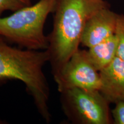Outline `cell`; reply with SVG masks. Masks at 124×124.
<instances>
[{
    "mask_svg": "<svg viewBox=\"0 0 124 124\" xmlns=\"http://www.w3.org/2000/svg\"><path fill=\"white\" fill-rule=\"evenodd\" d=\"M110 8L105 0H58L53 28L48 37L52 74H57L78 49L87 20L101 9Z\"/></svg>",
    "mask_w": 124,
    "mask_h": 124,
    "instance_id": "obj_1",
    "label": "cell"
},
{
    "mask_svg": "<svg viewBox=\"0 0 124 124\" xmlns=\"http://www.w3.org/2000/svg\"><path fill=\"white\" fill-rule=\"evenodd\" d=\"M47 62L49 55L46 50L18 48L0 36V85L9 80L22 82L38 113L45 122L49 123L50 89L43 71Z\"/></svg>",
    "mask_w": 124,
    "mask_h": 124,
    "instance_id": "obj_2",
    "label": "cell"
},
{
    "mask_svg": "<svg viewBox=\"0 0 124 124\" xmlns=\"http://www.w3.org/2000/svg\"><path fill=\"white\" fill-rule=\"evenodd\" d=\"M57 1L40 0L9 16L0 17V36L25 49L46 50L48 37L44 33V25L48 15L54 13Z\"/></svg>",
    "mask_w": 124,
    "mask_h": 124,
    "instance_id": "obj_3",
    "label": "cell"
},
{
    "mask_svg": "<svg viewBox=\"0 0 124 124\" xmlns=\"http://www.w3.org/2000/svg\"><path fill=\"white\" fill-rule=\"evenodd\" d=\"M62 109L75 124H111L109 104L100 90L72 88L60 92Z\"/></svg>",
    "mask_w": 124,
    "mask_h": 124,
    "instance_id": "obj_4",
    "label": "cell"
},
{
    "mask_svg": "<svg viewBox=\"0 0 124 124\" xmlns=\"http://www.w3.org/2000/svg\"><path fill=\"white\" fill-rule=\"evenodd\" d=\"M59 93L72 88L100 90V71L90 59L87 51L79 49L57 74L54 75Z\"/></svg>",
    "mask_w": 124,
    "mask_h": 124,
    "instance_id": "obj_5",
    "label": "cell"
},
{
    "mask_svg": "<svg viewBox=\"0 0 124 124\" xmlns=\"http://www.w3.org/2000/svg\"><path fill=\"white\" fill-rule=\"evenodd\" d=\"M117 15L110 8L94 13L86 23L80 44L90 48L115 35Z\"/></svg>",
    "mask_w": 124,
    "mask_h": 124,
    "instance_id": "obj_6",
    "label": "cell"
},
{
    "mask_svg": "<svg viewBox=\"0 0 124 124\" xmlns=\"http://www.w3.org/2000/svg\"><path fill=\"white\" fill-rule=\"evenodd\" d=\"M100 91L109 103L124 101V60L116 56L111 63L100 71Z\"/></svg>",
    "mask_w": 124,
    "mask_h": 124,
    "instance_id": "obj_7",
    "label": "cell"
},
{
    "mask_svg": "<svg viewBox=\"0 0 124 124\" xmlns=\"http://www.w3.org/2000/svg\"><path fill=\"white\" fill-rule=\"evenodd\" d=\"M117 39L116 35L87 50L91 63L98 71L110 64L117 56Z\"/></svg>",
    "mask_w": 124,
    "mask_h": 124,
    "instance_id": "obj_8",
    "label": "cell"
},
{
    "mask_svg": "<svg viewBox=\"0 0 124 124\" xmlns=\"http://www.w3.org/2000/svg\"><path fill=\"white\" fill-rule=\"evenodd\" d=\"M115 35L117 39V56L124 60V15H117Z\"/></svg>",
    "mask_w": 124,
    "mask_h": 124,
    "instance_id": "obj_9",
    "label": "cell"
},
{
    "mask_svg": "<svg viewBox=\"0 0 124 124\" xmlns=\"http://www.w3.org/2000/svg\"><path fill=\"white\" fill-rule=\"evenodd\" d=\"M32 0H0V16L4 12H15L32 5Z\"/></svg>",
    "mask_w": 124,
    "mask_h": 124,
    "instance_id": "obj_10",
    "label": "cell"
},
{
    "mask_svg": "<svg viewBox=\"0 0 124 124\" xmlns=\"http://www.w3.org/2000/svg\"><path fill=\"white\" fill-rule=\"evenodd\" d=\"M115 105V107L111 111L113 123L124 124V101L118 102Z\"/></svg>",
    "mask_w": 124,
    "mask_h": 124,
    "instance_id": "obj_11",
    "label": "cell"
},
{
    "mask_svg": "<svg viewBox=\"0 0 124 124\" xmlns=\"http://www.w3.org/2000/svg\"><path fill=\"white\" fill-rule=\"evenodd\" d=\"M7 122H4V121L0 120V124H6Z\"/></svg>",
    "mask_w": 124,
    "mask_h": 124,
    "instance_id": "obj_12",
    "label": "cell"
}]
</instances>
